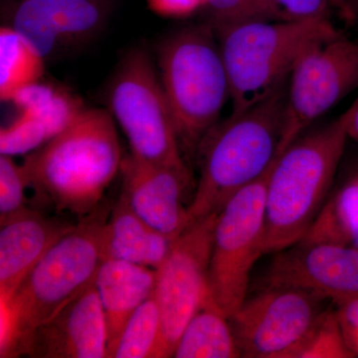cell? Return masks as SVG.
Instances as JSON below:
<instances>
[{"instance_id": "1", "label": "cell", "mask_w": 358, "mask_h": 358, "mask_svg": "<svg viewBox=\"0 0 358 358\" xmlns=\"http://www.w3.org/2000/svg\"><path fill=\"white\" fill-rule=\"evenodd\" d=\"M122 162L112 113L85 108L64 131L26 155L21 166L41 201L81 218L102 203Z\"/></svg>"}, {"instance_id": "2", "label": "cell", "mask_w": 358, "mask_h": 358, "mask_svg": "<svg viewBox=\"0 0 358 358\" xmlns=\"http://www.w3.org/2000/svg\"><path fill=\"white\" fill-rule=\"evenodd\" d=\"M110 207L101 203L47 250L13 299L0 307V357H18L36 327L95 284L105 261Z\"/></svg>"}, {"instance_id": "3", "label": "cell", "mask_w": 358, "mask_h": 358, "mask_svg": "<svg viewBox=\"0 0 358 358\" xmlns=\"http://www.w3.org/2000/svg\"><path fill=\"white\" fill-rule=\"evenodd\" d=\"M287 84L254 107L218 122L201 141L196 154L200 176L188 206V227L219 213L274 164L284 131Z\"/></svg>"}, {"instance_id": "4", "label": "cell", "mask_w": 358, "mask_h": 358, "mask_svg": "<svg viewBox=\"0 0 358 358\" xmlns=\"http://www.w3.org/2000/svg\"><path fill=\"white\" fill-rule=\"evenodd\" d=\"M348 138L341 115L301 134L278 155L266 190L264 254L289 248L307 234L329 197Z\"/></svg>"}, {"instance_id": "5", "label": "cell", "mask_w": 358, "mask_h": 358, "mask_svg": "<svg viewBox=\"0 0 358 358\" xmlns=\"http://www.w3.org/2000/svg\"><path fill=\"white\" fill-rule=\"evenodd\" d=\"M157 52L160 81L181 150L196 155L231 99L217 37L207 23L188 25L166 36Z\"/></svg>"}, {"instance_id": "6", "label": "cell", "mask_w": 358, "mask_h": 358, "mask_svg": "<svg viewBox=\"0 0 358 358\" xmlns=\"http://www.w3.org/2000/svg\"><path fill=\"white\" fill-rule=\"evenodd\" d=\"M215 34L229 78L233 115L273 95L288 83L306 52L341 35L326 18L250 23Z\"/></svg>"}, {"instance_id": "7", "label": "cell", "mask_w": 358, "mask_h": 358, "mask_svg": "<svg viewBox=\"0 0 358 358\" xmlns=\"http://www.w3.org/2000/svg\"><path fill=\"white\" fill-rule=\"evenodd\" d=\"M109 107L138 159L185 166L173 113L159 71L143 49L129 51L109 86Z\"/></svg>"}, {"instance_id": "8", "label": "cell", "mask_w": 358, "mask_h": 358, "mask_svg": "<svg viewBox=\"0 0 358 358\" xmlns=\"http://www.w3.org/2000/svg\"><path fill=\"white\" fill-rule=\"evenodd\" d=\"M273 166L236 193L216 220L209 296L228 317L246 300L252 270L264 254L266 190Z\"/></svg>"}, {"instance_id": "9", "label": "cell", "mask_w": 358, "mask_h": 358, "mask_svg": "<svg viewBox=\"0 0 358 358\" xmlns=\"http://www.w3.org/2000/svg\"><path fill=\"white\" fill-rule=\"evenodd\" d=\"M329 299L289 287H265L229 317L241 357L294 358Z\"/></svg>"}, {"instance_id": "10", "label": "cell", "mask_w": 358, "mask_h": 358, "mask_svg": "<svg viewBox=\"0 0 358 358\" xmlns=\"http://www.w3.org/2000/svg\"><path fill=\"white\" fill-rule=\"evenodd\" d=\"M219 213L192 224L157 268L154 298L160 313L155 358L173 357L183 329L209 294V267Z\"/></svg>"}, {"instance_id": "11", "label": "cell", "mask_w": 358, "mask_h": 358, "mask_svg": "<svg viewBox=\"0 0 358 358\" xmlns=\"http://www.w3.org/2000/svg\"><path fill=\"white\" fill-rule=\"evenodd\" d=\"M358 90V42L343 35L306 52L287 84L285 126L279 155L307 129Z\"/></svg>"}, {"instance_id": "12", "label": "cell", "mask_w": 358, "mask_h": 358, "mask_svg": "<svg viewBox=\"0 0 358 358\" xmlns=\"http://www.w3.org/2000/svg\"><path fill=\"white\" fill-rule=\"evenodd\" d=\"M110 11V0H20L10 14V27L46 62L91 41Z\"/></svg>"}, {"instance_id": "13", "label": "cell", "mask_w": 358, "mask_h": 358, "mask_svg": "<svg viewBox=\"0 0 358 358\" xmlns=\"http://www.w3.org/2000/svg\"><path fill=\"white\" fill-rule=\"evenodd\" d=\"M262 286L289 287L329 301L358 294V250L331 243L300 241L275 253Z\"/></svg>"}, {"instance_id": "14", "label": "cell", "mask_w": 358, "mask_h": 358, "mask_svg": "<svg viewBox=\"0 0 358 358\" xmlns=\"http://www.w3.org/2000/svg\"><path fill=\"white\" fill-rule=\"evenodd\" d=\"M120 171L121 196L129 207L155 229L178 239L188 228L185 201L192 178L187 166L152 164L129 155Z\"/></svg>"}, {"instance_id": "15", "label": "cell", "mask_w": 358, "mask_h": 358, "mask_svg": "<svg viewBox=\"0 0 358 358\" xmlns=\"http://www.w3.org/2000/svg\"><path fill=\"white\" fill-rule=\"evenodd\" d=\"M105 358L108 331L95 284L36 327L21 345L18 357Z\"/></svg>"}, {"instance_id": "16", "label": "cell", "mask_w": 358, "mask_h": 358, "mask_svg": "<svg viewBox=\"0 0 358 358\" xmlns=\"http://www.w3.org/2000/svg\"><path fill=\"white\" fill-rule=\"evenodd\" d=\"M11 102L20 115L0 131V155L10 157L28 155L41 148L85 109L79 96L41 82L20 90Z\"/></svg>"}, {"instance_id": "17", "label": "cell", "mask_w": 358, "mask_h": 358, "mask_svg": "<svg viewBox=\"0 0 358 358\" xmlns=\"http://www.w3.org/2000/svg\"><path fill=\"white\" fill-rule=\"evenodd\" d=\"M74 225L28 208L0 230V307H4L52 245Z\"/></svg>"}, {"instance_id": "18", "label": "cell", "mask_w": 358, "mask_h": 358, "mask_svg": "<svg viewBox=\"0 0 358 358\" xmlns=\"http://www.w3.org/2000/svg\"><path fill=\"white\" fill-rule=\"evenodd\" d=\"M155 281V268L117 259H106L101 265L95 286L107 324L108 355L131 315L154 296Z\"/></svg>"}, {"instance_id": "19", "label": "cell", "mask_w": 358, "mask_h": 358, "mask_svg": "<svg viewBox=\"0 0 358 358\" xmlns=\"http://www.w3.org/2000/svg\"><path fill=\"white\" fill-rule=\"evenodd\" d=\"M174 242L141 219L121 195L110 207L103 242L105 260L117 259L157 270Z\"/></svg>"}, {"instance_id": "20", "label": "cell", "mask_w": 358, "mask_h": 358, "mask_svg": "<svg viewBox=\"0 0 358 358\" xmlns=\"http://www.w3.org/2000/svg\"><path fill=\"white\" fill-rule=\"evenodd\" d=\"M173 357H241L229 317L213 303L209 294L186 324Z\"/></svg>"}, {"instance_id": "21", "label": "cell", "mask_w": 358, "mask_h": 358, "mask_svg": "<svg viewBox=\"0 0 358 358\" xmlns=\"http://www.w3.org/2000/svg\"><path fill=\"white\" fill-rule=\"evenodd\" d=\"M301 241L343 245L358 250V176L329 195Z\"/></svg>"}, {"instance_id": "22", "label": "cell", "mask_w": 358, "mask_h": 358, "mask_svg": "<svg viewBox=\"0 0 358 358\" xmlns=\"http://www.w3.org/2000/svg\"><path fill=\"white\" fill-rule=\"evenodd\" d=\"M44 59L10 26L0 29V98L3 102L44 74Z\"/></svg>"}, {"instance_id": "23", "label": "cell", "mask_w": 358, "mask_h": 358, "mask_svg": "<svg viewBox=\"0 0 358 358\" xmlns=\"http://www.w3.org/2000/svg\"><path fill=\"white\" fill-rule=\"evenodd\" d=\"M160 336V313L150 296L124 324L109 358H155Z\"/></svg>"}, {"instance_id": "24", "label": "cell", "mask_w": 358, "mask_h": 358, "mask_svg": "<svg viewBox=\"0 0 358 358\" xmlns=\"http://www.w3.org/2000/svg\"><path fill=\"white\" fill-rule=\"evenodd\" d=\"M203 9L214 33L250 23L292 20L275 0H207Z\"/></svg>"}, {"instance_id": "25", "label": "cell", "mask_w": 358, "mask_h": 358, "mask_svg": "<svg viewBox=\"0 0 358 358\" xmlns=\"http://www.w3.org/2000/svg\"><path fill=\"white\" fill-rule=\"evenodd\" d=\"M294 358H355L346 345L334 308L322 315Z\"/></svg>"}, {"instance_id": "26", "label": "cell", "mask_w": 358, "mask_h": 358, "mask_svg": "<svg viewBox=\"0 0 358 358\" xmlns=\"http://www.w3.org/2000/svg\"><path fill=\"white\" fill-rule=\"evenodd\" d=\"M27 178L21 164L13 157L0 155V224L6 223L27 210Z\"/></svg>"}, {"instance_id": "27", "label": "cell", "mask_w": 358, "mask_h": 358, "mask_svg": "<svg viewBox=\"0 0 358 358\" xmlns=\"http://www.w3.org/2000/svg\"><path fill=\"white\" fill-rule=\"evenodd\" d=\"M292 20L305 18H326L331 20V14L338 10L346 20L345 4L343 0H275Z\"/></svg>"}, {"instance_id": "28", "label": "cell", "mask_w": 358, "mask_h": 358, "mask_svg": "<svg viewBox=\"0 0 358 358\" xmlns=\"http://www.w3.org/2000/svg\"><path fill=\"white\" fill-rule=\"evenodd\" d=\"M348 350L358 357V294L331 301Z\"/></svg>"}, {"instance_id": "29", "label": "cell", "mask_w": 358, "mask_h": 358, "mask_svg": "<svg viewBox=\"0 0 358 358\" xmlns=\"http://www.w3.org/2000/svg\"><path fill=\"white\" fill-rule=\"evenodd\" d=\"M207 0H148L155 13L164 17H185L203 9Z\"/></svg>"}, {"instance_id": "30", "label": "cell", "mask_w": 358, "mask_h": 358, "mask_svg": "<svg viewBox=\"0 0 358 358\" xmlns=\"http://www.w3.org/2000/svg\"><path fill=\"white\" fill-rule=\"evenodd\" d=\"M345 121L348 138L358 141V95L346 112L341 115Z\"/></svg>"}, {"instance_id": "31", "label": "cell", "mask_w": 358, "mask_h": 358, "mask_svg": "<svg viewBox=\"0 0 358 358\" xmlns=\"http://www.w3.org/2000/svg\"><path fill=\"white\" fill-rule=\"evenodd\" d=\"M345 4L346 21L355 22L358 20V0H343Z\"/></svg>"}]
</instances>
